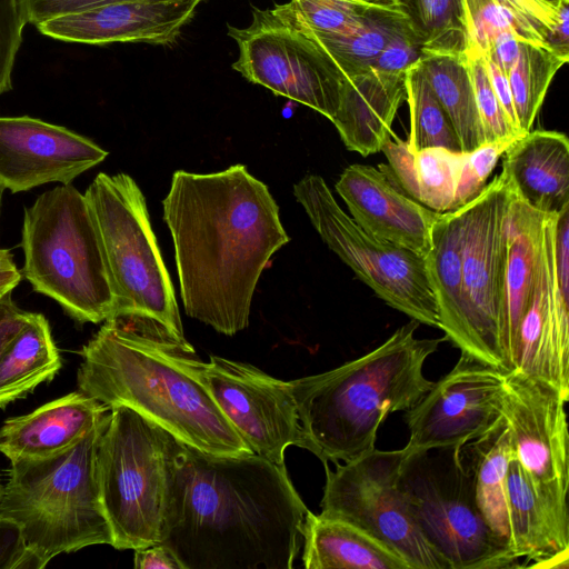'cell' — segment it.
Instances as JSON below:
<instances>
[{"mask_svg":"<svg viewBox=\"0 0 569 569\" xmlns=\"http://www.w3.org/2000/svg\"><path fill=\"white\" fill-rule=\"evenodd\" d=\"M308 511L286 466L173 438L159 542L183 569H291Z\"/></svg>","mask_w":569,"mask_h":569,"instance_id":"1","label":"cell"},{"mask_svg":"<svg viewBox=\"0 0 569 569\" xmlns=\"http://www.w3.org/2000/svg\"><path fill=\"white\" fill-rule=\"evenodd\" d=\"M162 206L186 313L227 336L246 329L262 271L290 241L268 187L244 164L178 170Z\"/></svg>","mask_w":569,"mask_h":569,"instance_id":"2","label":"cell"},{"mask_svg":"<svg viewBox=\"0 0 569 569\" xmlns=\"http://www.w3.org/2000/svg\"><path fill=\"white\" fill-rule=\"evenodd\" d=\"M182 347L122 318H110L81 349V392L123 406L180 442L216 456L253 453L187 365Z\"/></svg>","mask_w":569,"mask_h":569,"instance_id":"3","label":"cell"},{"mask_svg":"<svg viewBox=\"0 0 569 569\" xmlns=\"http://www.w3.org/2000/svg\"><path fill=\"white\" fill-rule=\"evenodd\" d=\"M410 319L370 352L329 371L291 381L300 448L322 463L346 462L375 448L389 413L408 411L433 381L423 365L443 338H417Z\"/></svg>","mask_w":569,"mask_h":569,"instance_id":"4","label":"cell"},{"mask_svg":"<svg viewBox=\"0 0 569 569\" xmlns=\"http://www.w3.org/2000/svg\"><path fill=\"white\" fill-rule=\"evenodd\" d=\"M110 412L73 447L11 462L0 516L20 525L26 543L48 562L93 545H111L97 480V449Z\"/></svg>","mask_w":569,"mask_h":569,"instance_id":"5","label":"cell"},{"mask_svg":"<svg viewBox=\"0 0 569 569\" xmlns=\"http://www.w3.org/2000/svg\"><path fill=\"white\" fill-rule=\"evenodd\" d=\"M22 273L33 290L80 323L113 317L116 298L100 233L84 197L71 183L41 193L24 209Z\"/></svg>","mask_w":569,"mask_h":569,"instance_id":"6","label":"cell"},{"mask_svg":"<svg viewBox=\"0 0 569 569\" xmlns=\"http://www.w3.org/2000/svg\"><path fill=\"white\" fill-rule=\"evenodd\" d=\"M84 197L97 223L116 298L112 318L167 335L187 352L174 290L152 231L146 199L127 173H99Z\"/></svg>","mask_w":569,"mask_h":569,"instance_id":"7","label":"cell"},{"mask_svg":"<svg viewBox=\"0 0 569 569\" xmlns=\"http://www.w3.org/2000/svg\"><path fill=\"white\" fill-rule=\"evenodd\" d=\"M173 438L130 408L110 409L96 465L113 548L134 550L160 541Z\"/></svg>","mask_w":569,"mask_h":569,"instance_id":"8","label":"cell"},{"mask_svg":"<svg viewBox=\"0 0 569 569\" xmlns=\"http://www.w3.org/2000/svg\"><path fill=\"white\" fill-rule=\"evenodd\" d=\"M400 485L425 539L447 569L520 567L478 510L459 447L410 452Z\"/></svg>","mask_w":569,"mask_h":569,"instance_id":"9","label":"cell"},{"mask_svg":"<svg viewBox=\"0 0 569 569\" xmlns=\"http://www.w3.org/2000/svg\"><path fill=\"white\" fill-rule=\"evenodd\" d=\"M409 450H379L335 469L323 463L326 483L321 515L343 520L401 557L410 569H447L425 539L401 488Z\"/></svg>","mask_w":569,"mask_h":569,"instance_id":"10","label":"cell"},{"mask_svg":"<svg viewBox=\"0 0 569 569\" xmlns=\"http://www.w3.org/2000/svg\"><path fill=\"white\" fill-rule=\"evenodd\" d=\"M323 242L391 308L440 329L425 258L365 232L338 204L321 176L306 174L293 186Z\"/></svg>","mask_w":569,"mask_h":569,"instance_id":"11","label":"cell"},{"mask_svg":"<svg viewBox=\"0 0 569 569\" xmlns=\"http://www.w3.org/2000/svg\"><path fill=\"white\" fill-rule=\"evenodd\" d=\"M228 34L239 48L232 68L243 78L332 119L345 74L288 3L254 8L251 23L229 26Z\"/></svg>","mask_w":569,"mask_h":569,"instance_id":"12","label":"cell"},{"mask_svg":"<svg viewBox=\"0 0 569 569\" xmlns=\"http://www.w3.org/2000/svg\"><path fill=\"white\" fill-rule=\"evenodd\" d=\"M512 188L501 171L463 206L462 300L466 352L506 372L500 311L508 256L507 216Z\"/></svg>","mask_w":569,"mask_h":569,"instance_id":"13","label":"cell"},{"mask_svg":"<svg viewBox=\"0 0 569 569\" xmlns=\"http://www.w3.org/2000/svg\"><path fill=\"white\" fill-rule=\"evenodd\" d=\"M569 395L536 377L506 375L503 418L522 467L557 533L569 543Z\"/></svg>","mask_w":569,"mask_h":569,"instance_id":"14","label":"cell"},{"mask_svg":"<svg viewBox=\"0 0 569 569\" xmlns=\"http://www.w3.org/2000/svg\"><path fill=\"white\" fill-rule=\"evenodd\" d=\"M187 365L250 450L284 466L289 446L300 447L301 429L291 381L276 379L244 362L211 356Z\"/></svg>","mask_w":569,"mask_h":569,"instance_id":"15","label":"cell"},{"mask_svg":"<svg viewBox=\"0 0 569 569\" xmlns=\"http://www.w3.org/2000/svg\"><path fill=\"white\" fill-rule=\"evenodd\" d=\"M507 372L461 351L455 367L406 411L410 452L458 448L503 417Z\"/></svg>","mask_w":569,"mask_h":569,"instance_id":"16","label":"cell"},{"mask_svg":"<svg viewBox=\"0 0 569 569\" xmlns=\"http://www.w3.org/2000/svg\"><path fill=\"white\" fill-rule=\"evenodd\" d=\"M107 156L64 127L29 116L0 117V187L12 193L49 182L71 183Z\"/></svg>","mask_w":569,"mask_h":569,"instance_id":"17","label":"cell"},{"mask_svg":"<svg viewBox=\"0 0 569 569\" xmlns=\"http://www.w3.org/2000/svg\"><path fill=\"white\" fill-rule=\"evenodd\" d=\"M336 191L353 221L368 234L425 258L440 213L417 202L396 183L383 163L348 166Z\"/></svg>","mask_w":569,"mask_h":569,"instance_id":"18","label":"cell"},{"mask_svg":"<svg viewBox=\"0 0 569 569\" xmlns=\"http://www.w3.org/2000/svg\"><path fill=\"white\" fill-rule=\"evenodd\" d=\"M202 0H127L58 16L37 26L44 36L86 44L177 40Z\"/></svg>","mask_w":569,"mask_h":569,"instance_id":"19","label":"cell"},{"mask_svg":"<svg viewBox=\"0 0 569 569\" xmlns=\"http://www.w3.org/2000/svg\"><path fill=\"white\" fill-rule=\"evenodd\" d=\"M547 214L532 300L521 319L512 371L536 377L569 395V326L557 317L552 295L553 230Z\"/></svg>","mask_w":569,"mask_h":569,"instance_id":"20","label":"cell"},{"mask_svg":"<svg viewBox=\"0 0 569 569\" xmlns=\"http://www.w3.org/2000/svg\"><path fill=\"white\" fill-rule=\"evenodd\" d=\"M110 409L80 390L54 399L0 427V452L11 462L42 459L80 441Z\"/></svg>","mask_w":569,"mask_h":569,"instance_id":"21","label":"cell"},{"mask_svg":"<svg viewBox=\"0 0 569 569\" xmlns=\"http://www.w3.org/2000/svg\"><path fill=\"white\" fill-rule=\"evenodd\" d=\"M405 76L370 68L345 77L330 121L348 150L363 157L381 151L406 99Z\"/></svg>","mask_w":569,"mask_h":569,"instance_id":"22","label":"cell"},{"mask_svg":"<svg viewBox=\"0 0 569 569\" xmlns=\"http://www.w3.org/2000/svg\"><path fill=\"white\" fill-rule=\"evenodd\" d=\"M546 217L547 213L525 203L512 189L507 216L508 256L500 311V343L508 372L513 368L519 326L535 292Z\"/></svg>","mask_w":569,"mask_h":569,"instance_id":"23","label":"cell"},{"mask_svg":"<svg viewBox=\"0 0 569 569\" xmlns=\"http://www.w3.org/2000/svg\"><path fill=\"white\" fill-rule=\"evenodd\" d=\"M502 172L531 208L557 214L569 206V140L563 132L530 130L502 154Z\"/></svg>","mask_w":569,"mask_h":569,"instance_id":"24","label":"cell"},{"mask_svg":"<svg viewBox=\"0 0 569 569\" xmlns=\"http://www.w3.org/2000/svg\"><path fill=\"white\" fill-rule=\"evenodd\" d=\"M459 455L478 510L501 546L516 557L507 498V476L515 452L506 419L502 417L483 436L459 447Z\"/></svg>","mask_w":569,"mask_h":569,"instance_id":"25","label":"cell"},{"mask_svg":"<svg viewBox=\"0 0 569 569\" xmlns=\"http://www.w3.org/2000/svg\"><path fill=\"white\" fill-rule=\"evenodd\" d=\"M307 569H410L397 553L359 528L310 510L302 523Z\"/></svg>","mask_w":569,"mask_h":569,"instance_id":"26","label":"cell"},{"mask_svg":"<svg viewBox=\"0 0 569 569\" xmlns=\"http://www.w3.org/2000/svg\"><path fill=\"white\" fill-rule=\"evenodd\" d=\"M463 212L461 207L438 216L431 231V247L425 257L440 330L460 351L467 343L461 270Z\"/></svg>","mask_w":569,"mask_h":569,"instance_id":"27","label":"cell"},{"mask_svg":"<svg viewBox=\"0 0 569 569\" xmlns=\"http://www.w3.org/2000/svg\"><path fill=\"white\" fill-rule=\"evenodd\" d=\"M381 151L388 161L386 170L406 194L438 213L453 210L465 152L443 148L410 152L406 141L392 134Z\"/></svg>","mask_w":569,"mask_h":569,"instance_id":"28","label":"cell"},{"mask_svg":"<svg viewBox=\"0 0 569 569\" xmlns=\"http://www.w3.org/2000/svg\"><path fill=\"white\" fill-rule=\"evenodd\" d=\"M513 551L523 567L568 568L569 543L557 533L522 467L513 458L507 476Z\"/></svg>","mask_w":569,"mask_h":569,"instance_id":"29","label":"cell"},{"mask_svg":"<svg viewBox=\"0 0 569 569\" xmlns=\"http://www.w3.org/2000/svg\"><path fill=\"white\" fill-rule=\"evenodd\" d=\"M61 366L48 319L30 312L26 325L0 355V408L51 381Z\"/></svg>","mask_w":569,"mask_h":569,"instance_id":"30","label":"cell"},{"mask_svg":"<svg viewBox=\"0 0 569 569\" xmlns=\"http://www.w3.org/2000/svg\"><path fill=\"white\" fill-rule=\"evenodd\" d=\"M420 63L436 98L455 127L461 151L470 152L485 144L467 53L427 54Z\"/></svg>","mask_w":569,"mask_h":569,"instance_id":"31","label":"cell"},{"mask_svg":"<svg viewBox=\"0 0 569 569\" xmlns=\"http://www.w3.org/2000/svg\"><path fill=\"white\" fill-rule=\"evenodd\" d=\"M406 20L407 18L395 6L376 2L362 26L346 37L317 34L300 24L347 77L373 68L388 40Z\"/></svg>","mask_w":569,"mask_h":569,"instance_id":"32","label":"cell"},{"mask_svg":"<svg viewBox=\"0 0 569 569\" xmlns=\"http://www.w3.org/2000/svg\"><path fill=\"white\" fill-rule=\"evenodd\" d=\"M568 62L551 49L521 41L507 77L517 127L521 134L531 130L556 72Z\"/></svg>","mask_w":569,"mask_h":569,"instance_id":"33","label":"cell"},{"mask_svg":"<svg viewBox=\"0 0 569 569\" xmlns=\"http://www.w3.org/2000/svg\"><path fill=\"white\" fill-rule=\"evenodd\" d=\"M427 54H463L469 47L463 0H392Z\"/></svg>","mask_w":569,"mask_h":569,"instance_id":"34","label":"cell"},{"mask_svg":"<svg viewBox=\"0 0 569 569\" xmlns=\"http://www.w3.org/2000/svg\"><path fill=\"white\" fill-rule=\"evenodd\" d=\"M405 87L410 111V133L406 141L409 151L443 148L462 152L455 127L436 98L420 61L406 71Z\"/></svg>","mask_w":569,"mask_h":569,"instance_id":"35","label":"cell"},{"mask_svg":"<svg viewBox=\"0 0 569 569\" xmlns=\"http://www.w3.org/2000/svg\"><path fill=\"white\" fill-rule=\"evenodd\" d=\"M376 2L369 0H290L297 20L309 31L346 37L366 21Z\"/></svg>","mask_w":569,"mask_h":569,"instance_id":"36","label":"cell"},{"mask_svg":"<svg viewBox=\"0 0 569 569\" xmlns=\"http://www.w3.org/2000/svg\"><path fill=\"white\" fill-rule=\"evenodd\" d=\"M463 6L469 47L483 53L491 42L505 32H512L522 41L540 44L513 14L506 0H463Z\"/></svg>","mask_w":569,"mask_h":569,"instance_id":"37","label":"cell"},{"mask_svg":"<svg viewBox=\"0 0 569 569\" xmlns=\"http://www.w3.org/2000/svg\"><path fill=\"white\" fill-rule=\"evenodd\" d=\"M466 53L486 143L522 136L510 122L493 91L481 51L469 47Z\"/></svg>","mask_w":569,"mask_h":569,"instance_id":"38","label":"cell"},{"mask_svg":"<svg viewBox=\"0 0 569 569\" xmlns=\"http://www.w3.org/2000/svg\"><path fill=\"white\" fill-rule=\"evenodd\" d=\"M516 139L487 142L470 152H465L455 192L453 210L463 207L480 194L499 158Z\"/></svg>","mask_w":569,"mask_h":569,"instance_id":"39","label":"cell"},{"mask_svg":"<svg viewBox=\"0 0 569 569\" xmlns=\"http://www.w3.org/2000/svg\"><path fill=\"white\" fill-rule=\"evenodd\" d=\"M28 23L23 0H0V93L12 88V71Z\"/></svg>","mask_w":569,"mask_h":569,"instance_id":"40","label":"cell"},{"mask_svg":"<svg viewBox=\"0 0 569 569\" xmlns=\"http://www.w3.org/2000/svg\"><path fill=\"white\" fill-rule=\"evenodd\" d=\"M426 57L423 44L408 20L393 33L378 56L373 68L380 71L406 73Z\"/></svg>","mask_w":569,"mask_h":569,"instance_id":"41","label":"cell"},{"mask_svg":"<svg viewBox=\"0 0 569 569\" xmlns=\"http://www.w3.org/2000/svg\"><path fill=\"white\" fill-rule=\"evenodd\" d=\"M47 565L27 546L20 525L0 516V569H41Z\"/></svg>","mask_w":569,"mask_h":569,"instance_id":"42","label":"cell"},{"mask_svg":"<svg viewBox=\"0 0 569 569\" xmlns=\"http://www.w3.org/2000/svg\"><path fill=\"white\" fill-rule=\"evenodd\" d=\"M127 0H23L28 23L37 27L51 18Z\"/></svg>","mask_w":569,"mask_h":569,"instance_id":"43","label":"cell"},{"mask_svg":"<svg viewBox=\"0 0 569 569\" xmlns=\"http://www.w3.org/2000/svg\"><path fill=\"white\" fill-rule=\"evenodd\" d=\"M30 316L13 301L11 293L0 298V355L26 325Z\"/></svg>","mask_w":569,"mask_h":569,"instance_id":"44","label":"cell"},{"mask_svg":"<svg viewBox=\"0 0 569 569\" xmlns=\"http://www.w3.org/2000/svg\"><path fill=\"white\" fill-rule=\"evenodd\" d=\"M133 567L136 569H183L176 555L161 542L134 549Z\"/></svg>","mask_w":569,"mask_h":569,"instance_id":"45","label":"cell"},{"mask_svg":"<svg viewBox=\"0 0 569 569\" xmlns=\"http://www.w3.org/2000/svg\"><path fill=\"white\" fill-rule=\"evenodd\" d=\"M483 57H485L489 79H490L491 86L493 88V91H495L503 111L506 112L507 117L509 118L510 122L519 131V129L517 127L516 113H515V108H513L512 96H511L508 77L495 62H492L485 54H483Z\"/></svg>","mask_w":569,"mask_h":569,"instance_id":"46","label":"cell"},{"mask_svg":"<svg viewBox=\"0 0 569 569\" xmlns=\"http://www.w3.org/2000/svg\"><path fill=\"white\" fill-rule=\"evenodd\" d=\"M21 277V271L18 270L11 251L0 248V298L12 293Z\"/></svg>","mask_w":569,"mask_h":569,"instance_id":"47","label":"cell"},{"mask_svg":"<svg viewBox=\"0 0 569 569\" xmlns=\"http://www.w3.org/2000/svg\"><path fill=\"white\" fill-rule=\"evenodd\" d=\"M3 189L0 187V216H1V208H2V196H3Z\"/></svg>","mask_w":569,"mask_h":569,"instance_id":"48","label":"cell"},{"mask_svg":"<svg viewBox=\"0 0 569 569\" xmlns=\"http://www.w3.org/2000/svg\"><path fill=\"white\" fill-rule=\"evenodd\" d=\"M391 1L392 0H378L379 3H390V4H391Z\"/></svg>","mask_w":569,"mask_h":569,"instance_id":"49","label":"cell"},{"mask_svg":"<svg viewBox=\"0 0 569 569\" xmlns=\"http://www.w3.org/2000/svg\"><path fill=\"white\" fill-rule=\"evenodd\" d=\"M2 491H3V487L0 483V500H1V497H2Z\"/></svg>","mask_w":569,"mask_h":569,"instance_id":"50","label":"cell"},{"mask_svg":"<svg viewBox=\"0 0 569 569\" xmlns=\"http://www.w3.org/2000/svg\"><path fill=\"white\" fill-rule=\"evenodd\" d=\"M550 1H553V2H560L561 0H550Z\"/></svg>","mask_w":569,"mask_h":569,"instance_id":"51","label":"cell"},{"mask_svg":"<svg viewBox=\"0 0 569 569\" xmlns=\"http://www.w3.org/2000/svg\"><path fill=\"white\" fill-rule=\"evenodd\" d=\"M369 1H372V2H378V0H369Z\"/></svg>","mask_w":569,"mask_h":569,"instance_id":"52","label":"cell"}]
</instances>
